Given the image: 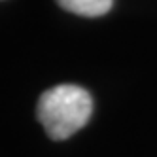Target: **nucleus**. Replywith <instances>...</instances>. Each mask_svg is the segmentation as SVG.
<instances>
[{"instance_id":"f03ea898","label":"nucleus","mask_w":157,"mask_h":157,"mask_svg":"<svg viewBox=\"0 0 157 157\" xmlns=\"http://www.w3.org/2000/svg\"><path fill=\"white\" fill-rule=\"evenodd\" d=\"M57 4L66 12L82 17H100L112 10L114 0H57Z\"/></svg>"},{"instance_id":"f257e3e1","label":"nucleus","mask_w":157,"mask_h":157,"mask_svg":"<svg viewBox=\"0 0 157 157\" xmlns=\"http://www.w3.org/2000/svg\"><path fill=\"white\" fill-rule=\"evenodd\" d=\"M93 114V98L83 87L63 83L44 91L36 116L51 140H66L83 125Z\"/></svg>"}]
</instances>
